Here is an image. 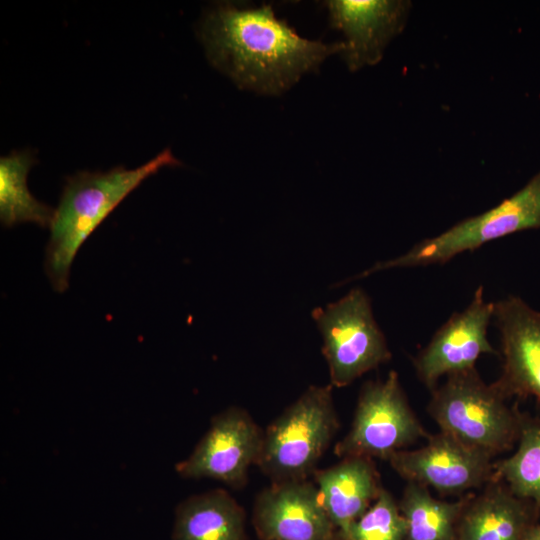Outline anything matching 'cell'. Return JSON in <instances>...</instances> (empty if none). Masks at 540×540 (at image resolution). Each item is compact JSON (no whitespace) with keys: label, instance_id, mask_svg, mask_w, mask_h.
<instances>
[{"label":"cell","instance_id":"6da1fadb","mask_svg":"<svg viewBox=\"0 0 540 540\" xmlns=\"http://www.w3.org/2000/svg\"><path fill=\"white\" fill-rule=\"evenodd\" d=\"M198 36L214 68L238 88L269 96L286 92L344 49L343 41L323 43L299 36L270 5L214 4L204 13Z\"/></svg>","mask_w":540,"mask_h":540},{"label":"cell","instance_id":"7a4b0ae2","mask_svg":"<svg viewBox=\"0 0 540 540\" xmlns=\"http://www.w3.org/2000/svg\"><path fill=\"white\" fill-rule=\"evenodd\" d=\"M180 164L165 149L134 169L119 166L107 172L81 171L67 178L45 251V272L55 291L68 288L79 248L119 203L160 169Z\"/></svg>","mask_w":540,"mask_h":540},{"label":"cell","instance_id":"3957f363","mask_svg":"<svg viewBox=\"0 0 540 540\" xmlns=\"http://www.w3.org/2000/svg\"><path fill=\"white\" fill-rule=\"evenodd\" d=\"M508 400L494 382L485 383L472 368L438 384L427 410L440 431L494 457L512 449L520 434L522 413Z\"/></svg>","mask_w":540,"mask_h":540},{"label":"cell","instance_id":"277c9868","mask_svg":"<svg viewBox=\"0 0 540 540\" xmlns=\"http://www.w3.org/2000/svg\"><path fill=\"white\" fill-rule=\"evenodd\" d=\"M332 386L308 387L264 429L259 470L271 483L307 480L339 429Z\"/></svg>","mask_w":540,"mask_h":540},{"label":"cell","instance_id":"5b68a950","mask_svg":"<svg viewBox=\"0 0 540 540\" xmlns=\"http://www.w3.org/2000/svg\"><path fill=\"white\" fill-rule=\"evenodd\" d=\"M532 229H540V170L520 190L491 209L416 243L396 258L377 262L355 278L395 268L444 264L491 241Z\"/></svg>","mask_w":540,"mask_h":540},{"label":"cell","instance_id":"8992f818","mask_svg":"<svg viewBox=\"0 0 540 540\" xmlns=\"http://www.w3.org/2000/svg\"><path fill=\"white\" fill-rule=\"evenodd\" d=\"M312 317L323 338L322 353L332 387L348 386L391 359L371 300L362 288L351 289L325 308H315Z\"/></svg>","mask_w":540,"mask_h":540},{"label":"cell","instance_id":"52a82bcc","mask_svg":"<svg viewBox=\"0 0 540 540\" xmlns=\"http://www.w3.org/2000/svg\"><path fill=\"white\" fill-rule=\"evenodd\" d=\"M401 386L391 370L385 380L367 381L360 389L347 434L335 444L340 457L362 456L388 461L420 438H428Z\"/></svg>","mask_w":540,"mask_h":540},{"label":"cell","instance_id":"ba28073f","mask_svg":"<svg viewBox=\"0 0 540 540\" xmlns=\"http://www.w3.org/2000/svg\"><path fill=\"white\" fill-rule=\"evenodd\" d=\"M263 433L244 408L228 407L211 418L206 433L191 454L175 464V471L184 479L208 478L240 490L250 467L257 465Z\"/></svg>","mask_w":540,"mask_h":540},{"label":"cell","instance_id":"9c48e42d","mask_svg":"<svg viewBox=\"0 0 540 540\" xmlns=\"http://www.w3.org/2000/svg\"><path fill=\"white\" fill-rule=\"evenodd\" d=\"M490 455L440 431L415 450L394 453L388 462L407 482L431 487L442 495L482 488L495 477Z\"/></svg>","mask_w":540,"mask_h":540},{"label":"cell","instance_id":"30bf717a","mask_svg":"<svg viewBox=\"0 0 540 540\" xmlns=\"http://www.w3.org/2000/svg\"><path fill=\"white\" fill-rule=\"evenodd\" d=\"M494 302L486 301L482 285L469 304L453 313L413 358L418 379L430 391L442 377L475 368L482 354H498L488 340Z\"/></svg>","mask_w":540,"mask_h":540},{"label":"cell","instance_id":"8fae6325","mask_svg":"<svg viewBox=\"0 0 540 540\" xmlns=\"http://www.w3.org/2000/svg\"><path fill=\"white\" fill-rule=\"evenodd\" d=\"M330 25L345 36L340 53L351 72L379 63L400 35L412 8L409 0H330Z\"/></svg>","mask_w":540,"mask_h":540},{"label":"cell","instance_id":"7c38bea8","mask_svg":"<svg viewBox=\"0 0 540 540\" xmlns=\"http://www.w3.org/2000/svg\"><path fill=\"white\" fill-rule=\"evenodd\" d=\"M252 524L260 540H336L313 481L271 483L255 497Z\"/></svg>","mask_w":540,"mask_h":540},{"label":"cell","instance_id":"4fadbf2b","mask_svg":"<svg viewBox=\"0 0 540 540\" xmlns=\"http://www.w3.org/2000/svg\"><path fill=\"white\" fill-rule=\"evenodd\" d=\"M493 320L503 359L495 385L508 399L540 401V311L521 297L508 295L494 302Z\"/></svg>","mask_w":540,"mask_h":540},{"label":"cell","instance_id":"5bb4252c","mask_svg":"<svg viewBox=\"0 0 540 540\" xmlns=\"http://www.w3.org/2000/svg\"><path fill=\"white\" fill-rule=\"evenodd\" d=\"M540 510L494 477L478 494H468L456 525V540H524Z\"/></svg>","mask_w":540,"mask_h":540},{"label":"cell","instance_id":"9a60e30c","mask_svg":"<svg viewBox=\"0 0 540 540\" xmlns=\"http://www.w3.org/2000/svg\"><path fill=\"white\" fill-rule=\"evenodd\" d=\"M321 504L337 532L361 517L383 487L373 459L349 456L313 474Z\"/></svg>","mask_w":540,"mask_h":540},{"label":"cell","instance_id":"2e32d148","mask_svg":"<svg viewBox=\"0 0 540 540\" xmlns=\"http://www.w3.org/2000/svg\"><path fill=\"white\" fill-rule=\"evenodd\" d=\"M172 540H246V513L225 489L192 495L175 509Z\"/></svg>","mask_w":540,"mask_h":540},{"label":"cell","instance_id":"e0dca14e","mask_svg":"<svg viewBox=\"0 0 540 540\" xmlns=\"http://www.w3.org/2000/svg\"><path fill=\"white\" fill-rule=\"evenodd\" d=\"M467 495L455 502L442 501L427 487L407 482L398 503L406 523L404 540H456V525Z\"/></svg>","mask_w":540,"mask_h":540},{"label":"cell","instance_id":"ac0fdd59","mask_svg":"<svg viewBox=\"0 0 540 540\" xmlns=\"http://www.w3.org/2000/svg\"><path fill=\"white\" fill-rule=\"evenodd\" d=\"M35 163L28 151L12 152L0 159V219L4 226L31 222L50 227L55 209L29 191L27 176Z\"/></svg>","mask_w":540,"mask_h":540},{"label":"cell","instance_id":"d6986e66","mask_svg":"<svg viewBox=\"0 0 540 540\" xmlns=\"http://www.w3.org/2000/svg\"><path fill=\"white\" fill-rule=\"evenodd\" d=\"M516 451L494 463L495 477L540 510V420L522 414Z\"/></svg>","mask_w":540,"mask_h":540},{"label":"cell","instance_id":"ffe728a7","mask_svg":"<svg viewBox=\"0 0 540 540\" xmlns=\"http://www.w3.org/2000/svg\"><path fill=\"white\" fill-rule=\"evenodd\" d=\"M405 533L406 523L398 503L383 488L361 517L336 533V540H404Z\"/></svg>","mask_w":540,"mask_h":540},{"label":"cell","instance_id":"44dd1931","mask_svg":"<svg viewBox=\"0 0 540 540\" xmlns=\"http://www.w3.org/2000/svg\"><path fill=\"white\" fill-rule=\"evenodd\" d=\"M524 540H540V523H536L531 527Z\"/></svg>","mask_w":540,"mask_h":540}]
</instances>
